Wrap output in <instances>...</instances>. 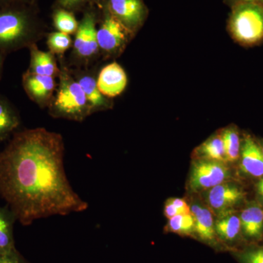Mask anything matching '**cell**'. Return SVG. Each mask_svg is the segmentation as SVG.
Masks as SVG:
<instances>
[{
  "label": "cell",
  "mask_w": 263,
  "mask_h": 263,
  "mask_svg": "<svg viewBox=\"0 0 263 263\" xmlns=\"http://www.w3.org/2000/svg\"><path fill=\"white\" fill-rule=\"evenodd\" d=\"M46 24L37 5L0 7V53H8L37 44L46 34Z\"/></svg>",
  "instance_id": "2"
},
{
  "label": "cell",
  "mask_w": 263,
  "mask_h": 263,
  "mask_svg": "<svg viewBox=\"0 0 263 263\" xmlns=\"http://www.w3.org/2000/svg\"><path fill=\"white\" fill-rule=\"evenodd\" d=\"M227 162H235L239 157L240 138L235 128H228L221 133Z\"/></svg>",
  "instance_id": "22"
},
{
  "label": "cell",
  "mask_w": 263,
  "mask_h": 263,
  "mask_svg": "<svg viewBox=\"0 0 263 263\" xmlns=\"http://www.w3.org/2000/svg\"><path fill=\"white\" fill-rule=\"evenodd\" d=\"M16 216L8 205H0V253L11 252L15 249L13 226Z\"/></svg>",
  "instance_id": "16"
},
{
  "label": "cell",
  "mask_w": 263,
  "mask_h": 263,
  "mask_svg": "<svg viewBox=\"0 0 263 263\" xmlns=\"http://www.w3.org/2000/svg\"><path fill=\"white\" fill-rule=\"evenodd\" d=\"M216 234L224 241H233L237 238L241 224L240 219L238 216H227L226 217L221 218L215 224Z\"/></svg>",
  "instance_id": "21"
},
{
  "label": "cell",
  "mask_w": 263,
  "mask_h": 263,
  "mask_svg": "<svg viewBox=\"0 0 263 263\" xmlns=\"http://www.w3.org/2000/svg\"><path fill=\"white\" fill-rule=\"evenodd\" d=\"M170 231L179 235H190L195 232V220L193 214H179L169 219Z\"/></svg>",
  "instance_id": "23"
},
{
  "label": "cell",
  "mask_w": 263,
  "mask_h": 263,
  "mask_svg": "<svg viewBox=\"0 0 263 263\" xmlns=\"http://www.w3.org/2000/svg\"><path fill=\"white\" fill-rule=\"evenodd\" d=\"M109 12L133 33L141 29L148 10L143 0H103Z\"/></svg>",
  "instance_id": "8"
},
{
  "label": "cell",
  "mask_w": 263,
  "mask_h": 263,
  "mask_svg": "<svg viewBox=\"0 0 263 263\" xmlns=\"http://www.w3.org/2000/svg\"><path fill=\"white\" fill-rule=\"evenodd\" d=\"M241 168L254 177L263 176V153L262 148L250 136L243 140L242 146Z\"/></svg>",
  "instance_id": "13"
},
{
  "label": "cell",
  "mask_w": 263,
  "mask_h": 263,
  "mask_svg": "<svg viewBox=\"0 0 263 263\" xmlns=\"http://www.w3.org/2000/svg\"><path fill=\"white\" fill-rule=\"evenodd\" d=\"M228 28L235 41L246 46L262 41L263 4L247 3L232 7Z\"/></svg>",
  "instance_id": "4"
},
{
  "label": "cell",
  "mask_w": 263,
  "mask_h": 263,
  "mask_svg": "<svg viewBox=\"0 0 263 263\" xmlns=\"http://www.w3.org/2000/svg\"><path fill=\"white\" fill-rule=\"evenodd\" d=\"M195 220V232L199 238L207 243L215 240L216 232L212 213L206 208L194 205L190 209Z\"/></svg>",
  "instance_id": "15"
},
{
  "label": "cell",
  "mask_w": 263,
  "mask_h": 263,
  "mask_svg": "<svg viewBox=\"0 0 263 263\" xmlns=\"http://www.w3.org/2000/svg\"><path fill=\"white\" fill-rule=\"evenodd\" d=\"M38 0H34V2H35L36 3H37Z\"/></svg>",
  "instance_id": "34"
},
{
  "label": "cell",
  "mask_w": 263,
  "mask_h": 263,
  "mask_svg": "<svg viewBox=\"0 0 263 263\" xmlns=\"http://www.w3.org/2000/svg\"><path fill=\"white\" fill-rule=\"evenodd\" d=\"M103 5V0H57L53 8H62L74 13L91 8H100Z\"/></svg>",
  "instance_id": "25"
},
{
  "label": "cell",
  "mask_w": 263,
  "mask_h": 263,
  "mask_svg": "<svg viewBox=\"0 0 263 263\" xmlns=\"http://www.w3.org/2000/svg\"><path fill=\"white\" fill-rule=\"evenodd\" d=\"M226 3H228V5L233 7L235 5L240 4V3H258L263 4V0H226Z\"/></svg>",
  "instance_id": "31"
},
{
  "label": "cell",
  "mask_w": 263,
  "mask_h": 263,
  "mask_svg": "<svg viewBox=\"0 0 263 263\" xmlns=\"http://www.w3.org/2000/svg\"><path fill=\"white\" fill-rule=\"evenodd\" d=\"M5 57L6 56L0 53V79H1L2 74H3V65H4Z\"/></svg>",
  "instance_id": "32"
},
{
  "label": "cell",
  "mask_w": 263,
  "mask_h": 263,
  "mask_svg": "<svg viewBox=\"0 0 263 263\" xmlns=\"http://www.w3.org/2000/svg\"><path fill=\"white\" fill-rule=\"evenodd\" d=\"M173 205H175L182 214H189L190 212V207L184 200L181 198H173L168 200Z\"/></svg>",
  "instance_id": "28"
},
{
  "label": "cell",
  "mask_w": 263,
  "mask_h": 263,
  "mask_svg": "<svg viewBox=\"0 0 263 263\" xmlns=\"http://www.w3.org/2000/svg\"><path fill=\"white\" fill-rule=\"evenodd\" d=\"M21 3L37 5L34 0H0V7L13 4H21Z\"/></svg>",
  "instance_id": "30"
},
{
  "label": "cell",
  "mask_w": 263,
  "mask_h": 263,
  "mask_svg": "<svg viewBox=\"0 0 263 263\" xmlns=\"http://www.w3.org/2000/svg\"><path fill=\"white\" fill-rule=\"evenodd\" d=\"M239 258L242 263H263V248L243 252Z\"/></svg>",
  "instance_id": "26"
},
{
  "label": "cell",
  "mask_w": 263,
  "mask_h": 263,
  "mask_svg": "<svg viewBox=\"0 0 263 263\" xmlns=\"http://www.w3.org/2000/svg\"><path fill=\"white\" fill-rule=\"evenodd\" d=\"M76 79L84 91L91 107V113L111 108L113 103L110 98H106L100 92L97 84V79L94 76L81 72L77 74Z\"/></svg>",
  "instance_id": "12"
},
{
  "label": "cell",
  "mask_w": 263,
  "mask_h": 263,
  "mask_svg": "<svg viewBox=\"0 0 263 263\" xmlns=\"http://www.w3.org/2000/svg\"><path fill=\"white\" fill-rule=\"evenodd\" d=\"M72 38L69 34L60 32H53L48 34L47 45L49 51L53 54L62 55L72 46Z\"/></svg>",
  "instance_id": "24"
},
{
  "label": "cell",
  "mask_w": 263,
  "mask_h": 263,
  "mask_svg": "<svg viewBox=\"0 0 263 263\" xmlns=\"http://www.w3.org/2000/svg\"><path fill=\"white\" fill-rule=\"evenodd\" d=\"M164 213L166 217L168 218L169 219L174 217V216L179 215V214H182V213L180 212L177 208L169 201L167 202L165 207H164Z\"/></svg>",
  "instance_id": "29"
},
{
  "label": "cell",
  "mask_w": 263,
  "mask_h": 263,
  "mask_svg": "<svg viewBox=\"0 0 263 263\" xmlns=\"http://www.w3.org/2000/svg\"><path fill=\"white\" fill-rule=\"evenodd\" d=\"M100 8H91L84 10L76 32L72 55L81 64L92 61L100 53L97 24L100 18Z\"/></svg>",
  "instance_id": "6"
},
{
  "label": "cell",
  "mask_w": 263,
  "mask_h": 263,
  "mask_svg": "<svg viewBox=\"0 0 263 263\" xmlns=\"http://www.w3.org/2000/svg\"><path fill=\"white\" fill-rule=\"evenodd\" d=\"M229 176V168L224 162L204 159L194 163L190 186L194 191L210 190L224 183Z\"/></svg>",
  "instance_id": "7"
},
{
  "label": "cell",
  "mask_w": 263,
  "mask_h": 263,
  "mask_svg": "<svg viewBox=\"0 0 263 263\" xmlns=\"http://www.w3.org/2000/svg\"><path fill=\"white\" fill-rule=\"evenodd\" d=\"M60 83L48 112L52 117L81 122L91 115V107L79 82L62 65Z\"/></svg>",
  "instance_id": "3"
},
{
  "label": "cell",
  "mask_w": 263,
  "mask_h": 263,
  "mask_svg": "<svg viewBox=\"0 0 263 263\" xmlns=\"http://www.w3.org/2000/svg\"><path fill=\"white\" fill-rule=\"evenodd\" d=\"M197 153L205 160L227 162L224 142L221 135L213 136L197 148Z\"/></svg>",
  "instance_id": "19"
},
{
  "label": "cell",
  "mask_w": 263,
  "mask_h": 263,
  "mask_svg": "<svg viewBox=\"0 0 263 263\" xmlns=\"http://www.w3.org/2000/svg\"><path fill=\"white\" fill-rule=\"evenodd\" d=\"M20 125V117L12 104L0 95V141L8 139Z\"/></svg>",
  "instance_id": "17"
},
{
  "label": "cell",
  "mask_w": 263,
  "mask_h": 263,
  "mask_svg": "<svg viewBox=\"0 0 263 263\" xmlns=\"http://www.w3.org/2000/svg\"><path fill=\"white\" fill-rule=\"evenodd\" d=\"M257 190H258L259 195L262 196L263 199V178L259 181L258 184H257Z\"/></svg>",
  "instance_id": "33"
},
{
  "label": "cell",
  "mask_w": 263,
  "mask_h": 263,
  "mask_svg": "<svg viewBox=\"0 0 263 263\" xmlns=\"http://www.w3.org/2000/svg\"><path fill=\"white\" fill-rule=\"evenodd\" d=\"M262 148V153H263V144H262V148Z\"/></svg>",
  "instance_id": "35"
},
{
  "label": "cell",
  "mask_w": 263,
  "mask_h": 263,
  "mask_svg": "<svg viewBox=\"0 0 263 263\" xmlns=\"http://www.w3.org/2000/svg\"><path fill=\"white\" fill-rule=\"evenodd\" d=\"M127 76L122 66L112 62L99 72L97 84L100 92L108 98L122 94L127 87Z\"/></svg>",
  "instance_id": "10"
},
{
  "label": "cell",
  "mask_w": 263,
  "mask_h": 263,
  "mask_svg": "<svg viewBox=\"0 0 263 263\" xmlns=\"http://www.w3.org/2000/svg\"><path fill=\"white\" fill-rule=\"evenodd\" d=\"M240 224L243 233L251 238H257L263 229V211L257 206L245 209L240 215Z\"/></svg>",
  "instance_id": "18"
},
{
  "label": "cell",
  "mask_w": 263,
  "mask_h": 263,
  "mask_svg": "<svg viewBox=\"0 0 263 263\" xmlns=\"http://www.w3.org/2000/svg\"><path fill=\"white\" fill-rule=\"evenodd\" d=\"M29 49L30 51L29 71L37 75L51 76L53 78L60 76L61 69L59 68L53 53L50 51H41L38 49L37 44L32 45Z\"/></svg>",
  "instance_id": "14"
},
{
  "label": "cell",
  "mask_w": 263,
  "mask_h": 263,
  "mask_svg": "<svg viewBox=\"0 0 263 263\" xmlns=\"http://www.w3.org/2000/svg\"><path fill=\"white\" fill-rule=\"evenodd\" d=\"M0 263H27L16 249L6 253H0Z\"/></svg>",
  "instance_id": "27"
},
{
  "label": "cell",
  "mask_w": 263,
  "mask_h": 263,
  "mask_svg": "<svg viewBox=\"0 0 263 263\" xmlns=\"http://www.w3.org/2000/svg\"><path fill=\"white\" fill-rule=\"evenodd\" d=\"M98 42L105 58L117 57L126 47L134 33L124 27L109 12L105 4L100 10Z\"/></svg>",
  "instance_id": "5"
},
{
  "label": "cell",
  "mask_w": 263,
  "mask_h": 263,
  "mask_svg": "<svg viewBox=\"0 0 263 263\" xmlns=\"http://www.w3.org/2000/svg\"><path fill=\"white\" fill-rule=\"evenodd\" d=\"M64 155L61 135L44 128L15 133L0 152V196L21 224L88 209L67 179Z\"/></svg>",
  "instance_id": "1"
},
{
  "label": "cell",
  "mask_w": 263,
  "mask_h": 263,
  "mask_svg": "<svg viewBox=\"0 0 263 263\" xmlns=\"http://www.w3.org/2000/svg\"><path fill=\"white\" fill-rule=\"evenodd\" d=\"M53 24L58 32L73 34L77 32L79 22L76 20L74 13L60 8H53Z\"/></svg>",
  "instance_id": "20"
},
{
  "label": "cell",
  "mask_w": 263,
  "mask_h": 263,
  "mask_svg": "<svg viewBox=\"0 0 263 263\" xmlns=\"http://www.w3.org/2000/svg\"><path fill=\"white\" fill-rule=\"evenodd\" d=\"M22 85L30 100L41 108L48 107L57 90L55 78L37 75L28 70L22 76Z\"/></svg>",
  "instance_id": "9"
},
{
  "label": "cell",
  "mask_w": 263,
  "mask_h": 263,
  "mask_svg": "<svg viewBox=\"0 0 263 263\" xmlns=\"http://www.w3.org/2000/svg\"><path fill=\"white\" fill-rule=\"evenodd\" d=\"M243 197L239 189L223 183L209 190L207 201L214 211L222 213L239 202Z\"/></svg>",
  "instance_id": "11"
}]
</instances>
